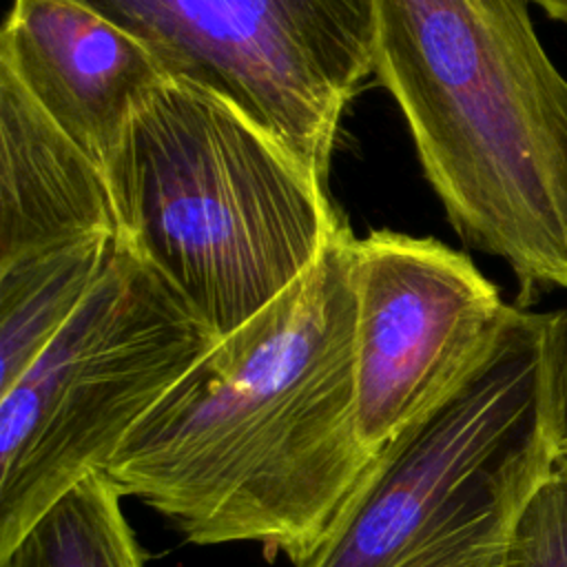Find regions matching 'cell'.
<instances>
[{
    "label": "cell",
    "instance_id": "6da1fadb",
    "mask_svg": "<svg viewBox=\"0 0 567 567\" xmlns=\"http://www.w3.org/2000/svg\"><path fill=\"white\" fill-rule=\"evenodd\" d=\"M352 233L224 334L104 467L188 543H255L295 567L326 540L374 452L354 410Z\"/></svg>",
    "mask_w": 567,
    "mask_h": 567
},
{
    "label": "cell",
    "instance_id": "7a4b0ae2",
    "mask_svg": "<svg viewBox=\"0 0 567 567\" xmlns=\"http://www.w3.org/2000/svg\"><path fill=\"white\" fill-rule=\"evenodd\" d=\"M372 7V73L454 233L507 264L518 308L567 288V78L527 0Z\"/></svg>",
    "mask_w": 567,
    "mask_h": 567
},
{
    "label": "cell",
    "instance_id": "3957f363",
    "mask_svg": "<svg viewBox=\"0 0 567 567\" xmlns=\"http://www.w3.org/2000/svg\"><path fill=\"white\" fill-rule=\"evenodd\" d=\"M117 241L230 334L346 226L326 184L224 97L166 78L106 168Z\"/></svg>",
    "mask_w": 567,
    "mask_h": 567
},
{
    "label": "cell",
    "instance_id": "277c9868",
    "mask_svg": "<svg viewBox=\"0 0 567 567\" xmlns=\"http://www.w3.org/2000/svg\"><path fill=\"white\" fill-rule=\"evenodd\" d=\"M551 312L512 308L483 365L374 454L326 540L297 567H505L543 481Z\"/></svg>",
    "mask_w": 567,
    "mask_h": 567
},
{
    "label": "cell",
    "instance_id": "5b68a950",
    "mask_svg": "<svg viewBox=\"0 0 567 567\" xmlns=\"http://www.w3.org/2000/svg\"><path fill=\"white\" fill-rule=\"evenodd\" d=\"M215 330L144 259L117 250L64 328L0 392V554L215 346Z\"/></svg>",
    "mask_w": 567,
    "mask_h": 567
},
{
    "label": "cell",
    "instance_id": "8992f818",
    "mask_svg": "<svg viewBox=\"0 0 567 567\" xmlns=\"http://www.w3.org/2000/svg\"><path fill=\"white\" fill-rule=\"evenodd\" d=\"M173 80L248 115L323 184L346 104L372 73V0H78Z\"/></svg>",
    "mask_w": 567,
    "mask_h": 567
},
{
    "label": "cell",
    "instance_id": "52a82bcc",
    "mask_svg": "<svg viewBox=\"0 0 567 567\" xmlns=\"http://www.w3.org/2000/svg\"><path fill=\"white\" fill-rule=\"evenodd\" d=\"M354 410L377 454L450 401L483 365L512 315L461 250L394 230L352 239Z\"/></svg>",
    "mask_w": 567,
    "mask_h": 567
},
{
    "label": "cell",
    "instance_id": "ba28073f",
    "mask_svg": "<svg viewBox=\"0 0 567 567\" xmlns=\"http://www.w3.org/2000/svg\"><path fill=\"white\" fill-rule=\"evenodd\" d=\"M0 64L104 177L133 115L168 78L137 38L78 0H13Z\"/></svg>",
    "mask_w": 567,
    "mask_h": 567
},
{
    "label": "cell",
    "instance_id": "9c48e42d",
    "mask_svg": "<svg viewBox=\"0 0 567 567\" xmlns=\"http://www.w3.org/2000/svg\"><path fill=\"white\" fill-rule=\"evenodd\" d=\"M117 235L102 168L0 64V266Z\"/></svg>",
    "mask_w": 567,
    "mask_h": 567
},
{
    "label": "cell",
    "instance_id": "30bf717a",
    "mask_svg": "<svg viewBox=\"0 0 567 567\" xmlns=\"http://www.w3.org/2000/svg\"><path fill=\"white\" fill-rule=\"evenodd\" d=\"M115 250L117 235H93L0 266V392L84 303Z\"/></svg>",
    "mask_w": 567,
    "mask_h": 567
},
{
    "label": "cell",
    "instance_id": "8fae6325",
    "mask_svg": "<svg viewBox=\"0 0 567 567\" xmlns=\"http://www.w3.org/2000/svg\"><path fill=\"white\" fill-rule=\"evenodd\" d=\"M122 492L93 472L0 554V567H146Z\"/></svg>",
    "mask_w": 567,
    "mask_h": 567
},
{
    "label": "cell",
    "instance_id": "7c38bea8",
    "mask_svg": "<svg viewBox=\"0 0 567 567\" xmlns=\"http://www.w3.org/2000/svg\"><path fill=\"white\" fill-rule=\"evenodd\" d=\"M505 567H567V445L556 443L516 523Z\"/></svg>",
    "mask_w": 567,
    "mask_h": 567
},
{
    "label": "cell",
    "instance_id": "4fadbf2b",
    "mask_svg": "<svg viewBox=\"0 0 567 567\" xmlns=\"http://www.w3.org/2000/svg\"><path fill=\"white\" fill-rule=\"evenodd\" d=\"M549 419L558 445H567V308L554 310L549 346Z\"/></svg>",
    "mask_w": 567,
    "mask_h": 567
},
{
    "label": "cell",
    "instance_id": "5bb4252c",
    "mask_svg": "<svg viewBox=\"0 0 567 567\" xmlns=\"http://www.w3.org/2000/svg\"><path fill=\"white\" fill-rule=\"evenodd\" d=\"M527 2L538 4L547 13V18L567 22V0H527Z\"/></svg>",
    "mask_w": 567,
    "mask_h": 567
}]
</instances>
